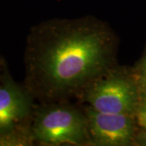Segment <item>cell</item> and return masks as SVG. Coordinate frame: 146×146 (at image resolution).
<instances>
[{"mask_svg": "<svg viewBox=\"0 0 146 146\" xmlns=\"http://www.w3.org/2000/svg\"><path fill=\"white\" fill-rule=\"evenodd\" d=\"M31 110L28 91L11 81L0 85V145H25L33 141L30 131L22 127Z\"/></svg>", "mask_w": 146, "mask_h": 146, "instance_id": "obj_4", "label": "cell"}, {"mask_svg": "<svg viewBox=\"0 0 146 146\" xmlns=\"http://www.w3.org/2000/svg\"><path fill=\"white\" fill-rule=\"evenodd\" d=\"M136 146H146V129H140L136 138Z\"/></svg>", "mask_w": 146, "mask_h": 146, "instance_id": "obj_8", "label": "cell"}, {"mask_svg": "<svg viewBox=\"0 0 146 146\" xmlns=\"http://www.w3.org/2000/svg\"><path fill=\"white\" fill-rule=\"evenodd\" d=\"M30 133L33 141L44 145L90 146L84 108L69 101L46 102L39 107Z\"/></svg>", "mask_w": 146, "mask_h": 146, "instance_id": "obj_2", "label": "cell"}, {"mask_svg": "<svg viewBox=\"0 0 146 146\" xmlns=\"http://www.w3.org/2000/svg\"><path fill=\"white\" fill-rule=\"evenodd\" d=\"M90 146H136L139 127L133 115L103 113L84 107Z\"/></svg>", "mask_w": 146, "mask_h": 146, "instance_id": "obj_5", "label": "cell"}, {"mask_svg": "<svg viewBox=\"0 0 146 146\" xmlns=\"http://www.w3.org/2000/svg\"><path fill=\"white\" fill-rule=\"evenodd\" d=\"M140 91L141 78L135 68L116 65L89 84L77 98L100 112L134 116Z\"/></svg>", "mask_w": 146, "mask_h": 146, "instance_id": "obj_3", "label": "cell"}, {"mask_svg": "<svg viewBox=\"0 0 146 146\" xmlns=\"http://www.w3.org/2000/svg\"><path fill=\"white\" fill-rule=\"evenodd\" d=\"M33 46L30 71L45 103L78 98L118 65L119 39L110 25L94 16L47 21Z\"/></svg>", "mask_w": 146, "mask_h": 146, "instance_id": "obj_1", "label": "cell"}, {"mask_svg": "<svg viewBox=\"0 0 146 146\" xmlns=\"http://www.w3.org/2000/svg\"><path fill=\"white\" fill-rule=\"evenodd\" d=\"M133 68L141 77L146 79V49L141 59Z\"/></svg>", "mask_w": 146, "mask_h": 146, "instance_id": "obj_7", "label": "cell"}, {"mask_svg": "<svg viewBox=\"0 0 146 146\" xmlns=\"http://www.w3.org/2000/svg\"><path fill=\"white\" fill-rule=\"evenodd\" d=\"M140 78L141 91L134 116L139 128L146 129V79L141 76Z\"/></svg>", "mask_w": 146, "mask_h": 146, "instance_id": "obj_6", "label": "cell"}]
</instances>
